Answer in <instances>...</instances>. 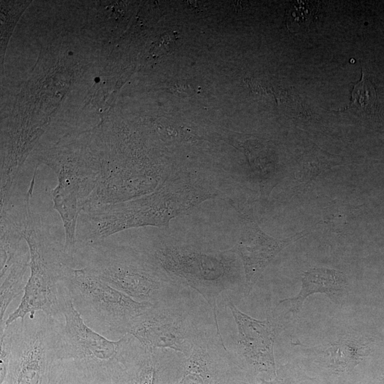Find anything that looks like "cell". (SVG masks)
<instances>
[{
  "label": "cell",
  "instance_id": "6da1fadb",
  "mask_svg": "<svg viewBox=\"0 0 384 384\" xmlns=\"http://www.w3.org/2000/svg\"><path fill=\"white\" fill-rule=\"evenodd\" d=\"M35 181L26 193L20 191L1 202V225L18 232L30 253V276L21 303L5 321V325L27 315L42 311L49 317H63L59 294L68 267L64 242L53 231L50 222L33 208L31 197Z\"/></svg>",
  "mask_w": 384,
  "mask_h": 384
},
{
  "label": "cell",
  "instance_id": "7a4b0ae2",
  "mask_svg": "<svg viewBox=\"0 0 384 384\" xmlns=\"http://www.w3.org/2000/svg\"><path fill=\"white\" fill-rule=\"evenodd\" d=\"M75 267H82L139 302L160 304L184 294L182 287L149 254L113 236L79 248Z\"/></svg>",
  "mask_w": 384,
  "mask_h": 384
},
{
  "label": "cell",
  "instance_id": "3957f363",
  "mask_svg": "<svg viewBox=\"0 0 384 384\" xmlns=\"http://www.w3.org/2000/svg\"><path fill=\"white\" fill-rule=\"evenodd\" d=\"M200 198L203 200L186 186L176 188L166 183L134 199L87 208L77 223V250L130 228L168 227L172 218L196 205Z\"/></svg>",
  "mask_w": 384,
  "mask_h": 384
},
{
  "label": "cell",
  "instance_id": "277c9868",
  "mask_svg": "<svg viewBox=\"0 0 384 384\" xmlns=\"http://www.w3.org/2000/svg\"><path fill=\"white\" fill-rule=\"evenodd\" d=\"M64 284L84 322L110 339L129 334L153 305L134 300L82 267L70 266Z\"/></svg>",
  "mask_w": 384,
  "mask_h": 384
},
{
  "label": "cell",
  "instance_id": "5b68a950",
  "mask_svg": "<svg viewBox=\"0 0 384 384\" xmlns=\"http://www.w3.org/2000/svg\"><path fill=\"white\" fill-rule=\"evenodd\" d=\"M62 324L57 341L56 361H65L78 370L108 382L123 361L134 336L127 334L112 341L89 327L74 307L65 284L59 294Z\"/></svg>",
  "mask_w": 384,
  "mask_h": 384
},
{
  "label": "cell",
  "instance_id": "8992f818",
  "mask_svg": "<svg viewBox=\"0 0 384 384\" xmlns=\"http://www.w3.org/2000/svg\"><path fill=\"white\" fill-rule=\"evenodd\" d=\"M210 326L206 309L184 294L152 305L134 322L129 334L149 348H165L188 356Z\"/></svg>",
  "mask_w": 384,
  "mask_h": 384
},
{
  "label": "cell",
  "instance_id": "52a82bcc",
  "mask_svg": "<svg viewBox=\"0 0 384 384\" xmlns=\"http://www.w3.org/2000/svg\"><path fill=\"white\" fill-rule=\"evenodd\" d=\"M63 321L42 311L9 324L12 350L7 374L1 384H47L56 361V346ZM7 325V324H6Z\"/></svg>",
  "mask_w": 384,
  "mask_h": 384
},
{
  "label": "cell",
  "instance_id": "ba28073f",
  "mask_svg": "<svg viewBox=\"0 0 384 384\" xmlns=\"http://www.w3.org/2000/svg\"><path fill=\"white\" fill-rule=\"evenodd\" d=\"M139 247L148 253L171 277L174 273L183 277L187 284L204 297L213 311L215 326L219 331L216 300L220 293L226 290V272H229V269L225 262L214 255L188 250H174L173 246L165 245L157 240Z\"/></svg>",
  "mask_w": 384,
  "mask_h": 384
},
{
  "label": "cell",
  "instance_id": "9c48e42d",
  "mask_svg": "<svg viewBox=\"0 0 384 384\" xmlns=\"http://www.w3.org/2000/svg\"><path fill=\"white\" fill-rule=\"evenodd\" d=\"M233 353L217 329L207 328L198 338L191 353L181 356L176 384H242L233 375Z\"/></svg>",
  "mask_w": 384,
  "mask_h": 384
},
{
  "label": "cell",
  "instance_id": "30bf717a",
  "mask_svg": "<svg viewBox=\"0 0 384 384\" xmlns=\"http://www.w3.org/2000/svg\"><path fill=\"white\" fill-rule=\"evenodd\" d=\"M181 354L149 348L134 336L108 384H176Z\"/></svg>",
  "mask_w": 384,
  "mask_h": 384
},
{
  "label": "cell",
  "instance_id": "8fae6325",
  "mask_svg": "<svg viewBox=\"0 0 384 384\" xmlns=\"http://www.w3.org/2000/svg\"><path fill=\"white\" fill-rule=\"evenodd\" d=\"M226 306L231 310L236 322L240 344L247 361L262 370H271L275 373L274 343L276 329L268 319L257 320L238 309L232 302Z\"/></svg>",
  "mask_w": 384,
  "mask_h": 384
},
{
  "label": "cell",
  "instance_id": "7c38bea8",
  "mask_svg": "<svg viewBox=\"0 0 384 384\" xmlns=\"http://www.w3.org/2000/svg\"><path fill=\"white\" fill-rule=\"evenodd\" d=\"M289 240L273 238L250 220H243L235 249L240 255L245 274V291L248 294L261 272L288 244Z\"/></svg>",
  "mask_w": 384,
  "mask_h": 384
},
{
  "label": "cell",
  "instance_id": "4fadbf2b",
  "mask_svg": "<svg viewBox=\"0 0 384 384\" xmlns=\"http://www.w3.org/2000/svg\"><path fill=\"white\" fill-rule=\"evenodd\" d=\"M347 287L343 272L325 267L311 268L302 274V287L297 295L282 299L279 303L289 302V311L297 314L309 296L321 293L326 294L333 303L341 305L347 294Z\"/></svg>",
  "mask_w": 384,
  "mask_h": 384
},
{
  "label": "cell",
  "instance_id": "5bb4252c",
  "mask_svg": "<svg viewBox=\"0 0 384 384\" xmlns=\"http://www.w3.org/2000/svg\"><path fill=\"white\" fill-rule=\"evenodd\" d=\"M306 351L321 355L331 368L339 372L356 366L368 353L367 346L353 338H342L322 348Z\"/></svg>",
  "mask_w": 384,
  "mask_h": 384
},
{
  "label": "cell",
  "instance_id": "9a60e30c",
  "mask_svg": "<svg viewBox=\"0 0 384 384\" xmlns=\"http://www.w3.org/2000/svg\"><path fill=\"white\" fill-rule=\"evenodd\" d=\"M30 264V254L25 255L9 267L1 276L0 320L3 329L4 315L8 306L20 294L24 292L28 279L26 274Z\"/></svg>",
  "mask_w": 384,
  "mask_h": 384
},
{
  "label": "cell",
  "instance_id": "2e32d148",
  "mask_svg": "<svg viewBox=\"0 0 384 384\" xmlns=\"http://www.w3.org/2000/svg\"><path fill=\"white\" fill-rule=\"evenodd\" d=\"M377 95L371 82L368 80L363 70L361 80L353 87L351 101L345 110L356 107L365 111H374L376 107Z\"/></svg>",
  "mask_w": 384,
  "mask_h": 384
},
{
  "label": "cell",
  "instance_id": "e0dca14e",
  "mask_svg": "<svg viewBox=\"0 0 384 384\" xmlns=\"http://www.w3.org/2000/svg\"><path fill=\"white\" fill-rule=\"evenodd\" d=\"M60 361L63 365L62 384H108L104 379L80 371L68 361Z\"/></svg>",
  "mask_w": 384,
  "mask_h": 384
},
{
  "label": "cell",
  "instance_id": "ac0fdd59",
  "mask_svg": "<svg viewBox=\"0 0 384 384\" xmlns=\"http://www.w3.org/2000/svg\"><path fill=\"white\" fill-rule=\"evenodd\" d=\"M12 350V328L11 324L1 329L0 384L4 381Z\"/></svg>",
  "mask_w": 384,
  "mask_h": 384
},
{
  "label": "cell",
  "instance_id": "d6986e66",
  "mask_svg": "<svg viewBox=\"0 0 384 384\" xmlns=\"http://www.w3.org/2000/svg\"><path fill=\"white\" fill-rule=\"evenodd\" d=\"M309 1H295L288 10L287 25L307 24L313 16V4Z\"/></svg>",
  "mask_w": 384,
  "mask_h": 384
},
{
  "label": "cell",
  "instance_id": "ffe728a7",
  "mask_svg": "<svg viewBox=\"0 0 384 384\" xmlns=\"http://www.w3.org/2000/svg\"><path fill=\"white\" fill-rule=\"evenodd\" d=\"M63 368L62 363L56 361L51 366L47 384H62Z\"/></svg>",
  "mask_w": 384,
  "mask_h": 384
}]
</instances>
